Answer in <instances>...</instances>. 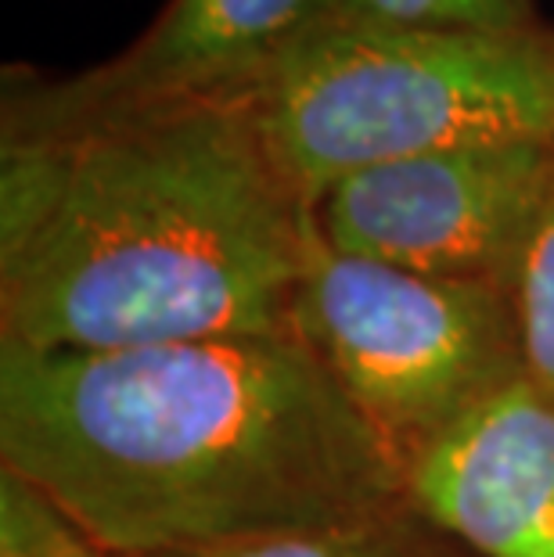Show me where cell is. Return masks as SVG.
Segmentation results:
<instances>
[{
	"label": "cell",
	"instance_id": "cell-9",
	"mask_svg": "<svg viewBox=\"0 0 554 557\" xmlns=\"http://www.w3.org/2000/svg\"><path fill=\"white\" fill-rule=\"evenodd\" d=\"M522 382L554 407V187L512 281Z\"/></svg>",
	"mask_w": 554,
	"mask_h": 557
},
{
	"label": "cell",
	"instance_id": "cell-5",
	"mask_svg": "<svg viewBox=\"0 0 554 557\" xmlns=\"http://www.w3.org/2000/svg\"><path fill=\"white\" fill-rule=\"evenodd\" d=\"M554 187V140H493L364 165L313 201L342 256L512 292Z\"/></svg>",
	"mask_w": 554,
	"mask_h": 557
},
{
	"label": "cell",
	"instance_id": "cell-6",
	"mask_svg": "<svg viewBox=\"0 0 554 557\" xmlns=\"http://www.w3.org/2000/svg\"><path fill=\"white\" fill-rule=\"evenodd\" d=\"M332 8L335 0H167L126 51L73 76L4 69L0 148L256 94L292 44Z\"/></svg>",
	"mask_w": 554,
	"mask_h": 557
},
{
	"label": "cell",
	"instance_id": "cell-7",
	"mask_svg": "<svg viewBox=\"0 0 554 557\" xmlns=\"http://www.w3.org/2000/svg\"><path fill=\"white\" fill-rule=\"evenodd\" d=\"M407 485L476 557H554V407L518 382L421 457Z\"/></svg>",
	"mask_w": 554,
	"mask_h": 557
},
{
	"label": "cell",
	"instance_id": "cell-10",
	"mask_svg": "<svg viewBox=\"0 0 554 557\" xmlns=\"http://www.w3.org/2000/svg\"><path fill=\"white\" fill-rule=\"evenodd\" d=\"M335 18L410 29H529L540 26L537 0H335Z\"/></svg>",
	"mask_w": 554,
	"mask_h": 557
},
{
	"label": "cell",
	"instance_id": "cell-11",
	"mask_svg": "<svg viewBox=\"0 0 554 557\" xmlns=\"http://www.w3.org/2000/svg\"><path fill=\"white\" fill-rule=\"evenodd\" d=\"M73 557H184V554H123V550H109V547H101V543L87 540Z\"/></svg>",
	"mask_w": 554,
	"mask_h": 557
},
{
	"label": "cell",
	"instance_id": "cell-8",
	"mask_svg": "<svg viewBox=\"0 0 554 557\" xmlns=\"http://www.w3.org/2000/svg\"><path fill=\"white\" fill-rule=\"evenodd\" d=\"M184 557H476L454 532L429 518L415 500L342 525L242 540Z\"/></svg>",
	"mask_w": 554,
	"mask_h": 557
},
{
	"label": "cell",
	"instance_id": "cell-4",
	"mask_svg": "<svg viewBox=\"0 0 554 557\" xmlns=\"http://www.w3.org/2000/svg\"><path fill=\"white\" fill-rule=\"evenodd\" d=\"M292 327L407 475L522 382L512 292L342 256L321 231Z\"/></svg>",
	"mask_w": 554,
	"mask_h": 557
},
{
	"label": "cell",
	"instance_id": "cell-2",
	"mask_svg": "<svg viewBox=\"0 0 554 557\" xmlns=\"http://www.w3.org/2000/svg\"><path fill=\"white\" fill-rule=\"evenodd\" d=\"M317 242L253 94L0 148V346L112 352L292 327Z\"/></svg>",
	"mask_w": 554,
	"mask_h": 557
},
{
	"label": "cell",
	"instance_id": "cell-1",
	"mask_svg": "<svg viewBox=\"0 0 554 557\" xmlns=\"http://www.w3.org/2000/svg\"><path fill=\"white\" fill-rule=\"evenodd\" d=\"M0 468L123 554H195L410 500L296 327L112 352L0 346Z\"/></svg>",
	"mask_w": 554,
	"mask_h": 557
},
{
	"label": "cell",
	"instance_id": "cell-3",
	"mask_svg": "<svg viewBox=\"0 0 554 557\" xmlns=\"http://www.w3.org/2000/svg\"><path fill=\"white\" fill-rule=\"evenodd\" d=\"M253 109L310 201L364 165L554 140V26L410 29L328 15L270 69Z\"/></svg>",
	"mask_w": 554,
	"mask_h": 557
}]
</instances>
